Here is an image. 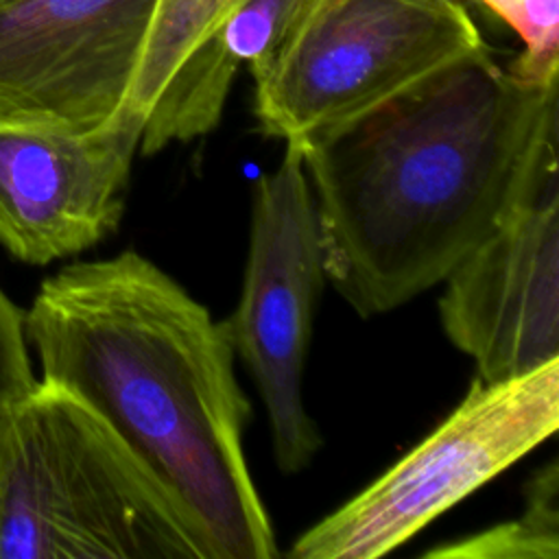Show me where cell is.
Wrapping results in <instances>:
<instances>
[{"instance_id": "obj_1", "label": "cell", "mask_w": 559, "mask_h": 559, "mask_svg": "<svg viewBox=\"0 0 559 559\" xmlns=\"http://www.w3.org/2000/svg\"><path fill=\"white\" fill-rule=\"evenodd\" d=\"M559 81L485 48L301 151L325 277L360 314L428 288L557 175Z\"/></svg>"}, {"instance_id": "obj_2", "label": "cell", "mask_w": 559, "mask_h": 559, "mask_svg": "<svg viewBox=\"0 0 559 559\" xmlns=\"http://www.w3.org/2000/svg\"><path fill=\"white\" fill-rule=\"evenodd\" d=\"M24 332L55 382L94 408L199 518L218 559H273L245 454L251 406L210 310L135 251L46 277Z\"/></svg>"}, {"instance_id": "obj_3", "label": "cell", "mask_w": 559, "mask_h": 559, "mask_svg": "<svg viewBox=\"0 0 559 559\" xmlns=\"http://www.w3.org/2000/svg\"><path fill=\"white\" fill-rule=\"evenodd\" d=\"M0 559H218L188 504L68 389L0 408Z\"/></svg>"}, {"instance_id": "obj_4", "label": "cell", "mask_w": 559, "mask_h": 559, "mask_svg": "<svg viewBox=\"0 0 559 559\" xmlns=\"http://www.w3.org/2000/svg\"><path fill=\"white\" fill-rule=\"evenodd\" d=\"M485 48L461 0H299L249 63L253 114L304 148Z\"/></svg>"}, {"instance_id": "obj_5", "label": "cell", "mask_w": 559, "mask_h": 559, "mask_svg": "<svg viewBox=\"0 0 559 559\" xmlns=\"http://www.w3.org/2000/svg\"><path fill=\"white\" fill-rule=\"evenodd\" d=\"M559 428V360L500 382L474 380L461 404L352 500L304 531L293 559H376L406 544Z\"/></svg>"}, {"instance_id": "obj_6", "label": "cell", "mask_w": 559, "mask_h": 559, "mask_svg": "<svg viewBox=\"0 0 559 559\" xmlns=\"http://www.w3.org/2000/svg\"><path fill=\"white\" fill-rule=\"evenodd\" d=\"M323 280L304 157L299 148L284 146L280 166L255 183L240 299L221 321L262 397L275 463L284 474L306 469L321 448L301 382Z\"/></svg>"}, {"instance_id": "obj_7", "label": "cell", "mask_w": 559, "mask_h": 559, "mask_svg": "<svg viewBox=\"0 0 559 559\" xmlns=\"http://www.w3.org/2000/svg\"><path fill=\"white\" fill-rule=\"evenodd\" d=\"M142 129L127 107L87 131L0 118V247L41 266L116 231Z\"/></svg>"}, {"instance_id": "obj_8", "label": "cell", "mask_w": 559, "mask_h": 559, "mask_svg": "<svg viewBox=\"0 0 559 559\" xmlns=\"http://www.w3.org/2000/svg\"><path fill=\"white\" fill-rule=\"evenodd\" d=\"M155 0L0 7V118L96 129L124 107Z\"/></svg>"}, {"instance_id": "obj_9", "label": "cell", "mask_w": 559, "mask_h": 559, "mask_svg": "<svg viewBox=\"0 0 559 559\" xmlns=\"http://www.w3.org/2000/svg\"><path fill=\"white\" fill-rule=\"evenodd\" d=\"M450 343L483 382L559 360V173L550 175L443 280Z\"/></svg>"}, {"instance_id": "obj_10", "label": "cell", "mask_w": 559, "mask_h": 559, "mask_svg": "<svg viewBox=\"0 0 559 559\" xmlns=\"http://www.w3.org/2000/svg\"><path fill=\"white\" fill-rule=\"evenodd\" d=\"M299 0H240L186 57L144 118L142 155L210 133L225 109L236 72L277 39Z\"/></svg>"}, {"instance_id": "obj_11", "label": "cell", "mask_w": 559, "mask_h": 559, "mask_svg": "<svg viewBox=\"0 0 559 559\" xmlns=\"http://www.w3.org/2000/svg\"><path fill=\"white\" fill-rule=\"evenodd\" d=\"M559 465L548 461L524 489V509L509 522L430 548V559H557Z\"/></svg>"}, {"instance_id": "obj_12", "label": "cell", "mask_w": 559, "mask_h": 559, "mask_svg": "<svg viewBox=\"0 0 559 559\" xmlns=\"http://www.w3.org/2000/svg\"><path fill=\"white\" fill-rule=\"evenodd\" d=\"M491 9L522 41L507 70L531 83L559 81V0H476Z\"/></svg>"}, {"instance_id": "obj_13", "label": "cell", "mask_w": 559, "mask_h": 559, "mask_svg": "<svg viewBox=\"0 0 559 559\" xmlns=\"http://www.w3.org/2000/svg\"><path fill=\"white\" fill-rule=\"evenodd\" d=\"M33 384L24 310L0 288V408Z\"/></svg>"}, {"instance_id": "obj_14", "label": "cell", "mask_w": 559, "mask_h": 559, "mask_svg": "<svg viewBox=\"0 0 559 559\" xmlns=\"http://www.w3.org/2000/svg\"><path fill=\"white\" fill-rule=\"evenodd\" d=\"M9 2H17V0H0V7H2V4H9Z\"/></svg>"}]
</instances>
